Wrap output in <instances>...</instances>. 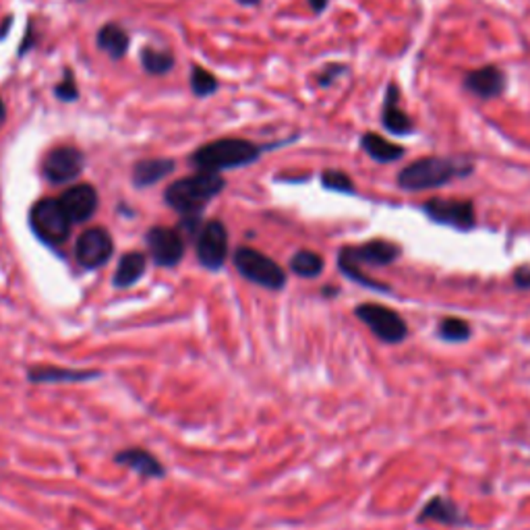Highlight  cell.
I'll use <instances>...</instances> for the list:
<instances>
[{"label": "cell", "mask_w": 530, "mask_h": 530, "mask_svg": "<svg viewBox=\"0 0 530 530\" xmlns=\"http://www.w3.org/2000/svg\"><path fill=\"white\" fill-rule=\"evenodd\" d=\"M474 172L473 162L462 158H442V156H427L419 158L404 166L396 176L398 187L402 191H427L440 189L443 184L452 182L454 179H464Z\"/></svg>", "instance_id": "6da1fadb"}, {"label": "cell", "mask_w": 530, "mask_h": 530, "mask_svg": "<svg viewBox=\"0 0 530 530\" xmlns=\"http://www.w3.org/2000/svg\"><path fill=\"white\" fill-rule=\"evenodd\" d=\"M226 181L216 172H195L171 182L164 191V202L181 216H202L203 207L218 197Z\"/></svg>", "instance_id": "7a4b0ae2"}, {"label": "cell", "mask_w": 530, "mask_h": 530, "mask_svg": "<svg viewBox=\"0 0 530 530\" xmlns=\"http://www.w3.org/2000/svg\"><path fill=\"white\" fill-rule=\"evenodd\" d=\"M261 150L257 143L243 137H224V140L210 141L199 148L193 156L189 158V162L199 172H224L234 171V168L249 166L257 162L261 158Z\"/></svg>", "instance_id": "3957f363"}, {"label": "cell", "mask_w": 530, "mask_h": 530, "mask_svg": "<svg viewBox=\"0 0 530 530\" xmlns=\"http://www.w3.org/2000/svg\"><path fill=\"white\" fill-rule=\"evenodd\" d=\"M29 226H32L34 234L44 244L58 247V244H65L68 236H71L73 222L67 216L58 199L46 197L36 202L32 210H29Z\"/></svg>", "instance_id": "277c9868"}, {"label": "cell", "mask_w": 530, "mask_h": 530, "mask_svg": "<svg viewBox=\"0 0 530 530\" xmlns=\"http://www.w3.org/2000/svg\"><path fill=\"white\" fill-rule=\"evenodd\" d=\"M233 264L244 280L257 284L261 288L282 290L288 282V275L278 261L253 247H238L233 255Z\"/></svg>", "instance_id": "5b68a950"}, {"label": "cell", "mask_w": 530, "mask_h": 530, "mask_svg": "<svg viewBox=\"0 0 530 530\" xmlns=\"http://www.w3.org/2000/svg\"><path fill=\"white\" fill-rule=\"evenodd\" d=\"M357 317L371 329L375 338H379L386 344H398L409 336V327H406L402 315L390 309L386 305L378 303H365L359 305L355 309Z\"/></svg>", "instance_id": "8992f818"}, {"label": "cell", "mask_w": 530, "mask_h": 530, "mask_svg": "<svg viewBox=\"0 0 530 530\" xmlns=\"http://www.w3.org/2000/svg\"><path fill=\"white\" fill-rule=\"evenodd\" d=\"M86 171V153L71 145L52 148L42 160L44 179L52 184L75 182Z\"/></svg>", "instance_id": "52a82bcc"}, {"label": "cell", "mask_w": 530, "mask_h": 530, "mask_svg": "<svg viewBox=\"0 0 530 530\" xmlns=\"http://www.w3.org/2000/svg\"><path fill=\"white\" fill-rule=\"evenodd\" d=\"M195 253L205 270L218 272L228 259V230L220 220L205 222L195 236Z\"/></svg>", "instance_id": "ba28073f"}, {"label": "cell", "mask_w": 530, "mask_h": 530, "mask_svg": "<svg viewBox=\"0 0 530 530\" xmlns=\"http://www.w3.org/2000/svg\"><path fill=\"white\" fill-rule=\"evenodd\" d=\"M422 212L435 224L456 230H473L476 226V212L471 199H445L433 197L422 203Z\"/></svg>", "instance_id": "9c48e42d"}, {"label": "cell", "mask_w": 530, "mask_h": 530, "mask_svg": "<svg viewBox=\"0 0 530 530\" xmlns=\"http://www.w3.org/2000/svg\"><path fill=\"white\" fill-rule=\"evenodd\" d=\"M114 253V241L109 230L94 226L83 230L75 244V259L83 270H98L109 264Z\"/></svg>", "instance_id": "30bf717a"}, {"label": "cell", "mask_w": 530, "mask_h": 530, "mask_svg": "<svg viewBox=\"0 0 530 530\" xmlns=\"http://www.w3.org/2000/svg\"><path fill=\"white\" fill-rule=\"evenodd\" d=\"M145 244L153 259V264L160 267H174L179 265L184 257V236L179 228L168 226H153L145 234Z\"/></svg>", "instance_id": "8fae6325"}, {"label": "cell", "mask_w": 530, "mask_h": 530, "mask_svg": "<svg viewBox=\"0 0 530 530\" xmlns=\"http://www.w3.org/2000/svg\"><path fill=\"white\" fill-rule=\"evenodd\" d=\"M400 257V247L383 238H373V241L357 244V247H344L338 255V264L350 265H390Z\"/></svg>", "instance_id": "7c38bea8"}, {"label": "cell", "mask_w": 530, "mask_h": 530, "mask_svg": "<svg viewBox=\"0 0 530 530\" xmlns=\"http://www.w3.org/2000/svg\"><path fill=\"white\" fill-rule=\"evenodd\" d=\"M462 86L479 99H495L499 98L508 88V75L502 67L497 65H485L479 68L468 71L462 79Z\"/></svg>", "instance_id": "4fadbf2b"}, {"label": "cell", "mask_w": 530, "mask_h": 530, "mask_svg": "<svg viewBox=\"0 0 530 530\" xmlns=\"http://www.w3.org/2000/svg\"><path fill=\"white\" fill-rule=\"evenodd\" d=\"M60 205L67 212V216L71 218L73 224H86L91 218L96 216L98 205H99V197L96 187L91 184L79 182L68 187L63 195L58 197Z\"/></svg>", "instance_id": "5bb4252c"}, {"label": "cell", "mask_w": 530, "mask_h": 530, "mask_svg": "<svg viewBox=\"0 0 530 530\" xmlns=\"http://www.w3.org/2000/svg\"><path fill=\"white\" fill-rule=\"evenodd\" d=\"M381 125L391 135H410L414 130V122L400 104V88L396 83H390L383 94Z\"/></svg>", "instance_id": "9a60e30c"}, {"label": "cell", "mask_w": 530, "mask_h": 530, "mask_svg": "<svg viewBox=\"0 0 530 530\" xmlns=\"http://www.w3.org/2000/svg\"><path fill=\"white\" fill-rule=\"evenodd\" d=\"M114 462L125 468H130V471L145 476V479H162V476L166 474L164 464L160 462L156 456L150 454L148 450H141V448H127V450L117 452Z\"/></svg>", "instance_id": "2e32d148"}, {"label": "cell", "mask_w": 530, "mask_h": 530, "mask_svg": "<svg viewBox=\"0 0 530 530\" xmlns=\"http://www.w3.org/2000/svg\"><path fill=\"white\" fill-rule=\"evenodd\" d=\"M96 378H99V371H89V369H67L52 365L27 369V379L32 383H81Z\"/></svg>", "instance_id": "e0dca14e"}, {"label": "cell", "mask_w": 530, "mask_h": 530, "mask_svg": "<svg viewBox=\"0 0 530 530\" xmlns=\"http://www.w3.org/2000/svg\"><path fill=\"white\" fill-rule=\"evenodd\" d=\"M176 162L172 158H145L133 166V184L137 189H148L168 179L174 172Z\"/></svg>", "instance_id": "ac0fdd59"}, {"label": "cell", "mask_w": 530, "mask_h": 530, "mask_svg": "<svg viewBox=\"0 0 530 530\" xmlns=\"http://www.w3.org/2000/svg\"><path fill=\"white\" fill-rule=\"evenodd\" d=\"M360 150H363L369 158L373 160V162L378 164H391V162H398V160L404 158L406 150L402 145L398 143H391L386 137L379 135V133H373V130H369L363 137H360Z\"/></svg>", "instance_id": "d6986e66"}, {"label": "cell", "mask_w": 530, "mask_h": 530, "mask_svg": "<svg viewBox=\"0 0 530 530\" xmlns=\"http://www.w3.org/2000/svg\"><path fill=\"white\" fill-rule=\"evenodd\" d=\"M145 267H148V255L141 251H130L125 257H120L117 272L112 275V286L125 290L135 286L143 278Z\"/></svg>", "instance_id": "ffe728a7"}, {"label": "cell", "mask_w": 530, "mask_h": 530, "mask_svg": "<svg viewBox=\"0 0 530 530\" xmlns=\"http://www.w3.org/2000/svg\"><path fill=\"white\" fill-rule=\"evenodd\" d=\"M419 522H440V525L458 526L464 525L462 512L456 508V504L452 499H445L442 495H435L422 505V510L417 516Z\"/></svg>", "instance_id": "44dd1931"}, {"label": "cell", "mask_w": 530, "mask_h": 530, "mask_svg": "<svg viewBox=\"0 0 530 530\" xmlns=\"http://www.w3.org/2000/svg\"><path fill=\"white\" fill-rule=\"evenodd\" d=\"M96 44H98V48L106 52L112 60H120L127 57L130 37L125 29L119 26V23H106V26L98 29Z\"/></svg>", "instance_id": "7402d4cb"}, {"label": "cell", "mask_w": 530, "mask_h": 530, "mask_svg": "<svg viewBox=\"0 0 530 530\" xmlns=\"http://www.w3.org/2000/svg\"><path fill=\"white\" fill-rule=\"evenodd\" d=\"M141 68L148 75H166L174 68V57L166 50L151 48V46H145L141 50Z\"/></svg>", "instance_id": "603a6c76"}, {"label": "cell", "mask_w": 530, "mask_h": 530, "mask_svg": "<svg viewBox=\"0 0 530 530\" xmlns=\"http://www.w3.org/2000/svg\"><path fill=\"white\" fill-rule=\"evenodd\" d=\"M290 270L301 278H317L324 272V257L315 251H296L290 259Z\"/></svg>", "instance_id": "cb8c5ba5"}, {"label": "cell", "mask_w": 530, "mask_h": 530, "mask_svg": "<svg viewBox=\"0 0 530 530\" xmlns=\"http://www.w3.org/2000/svg\"><path fill=\"white\" fill-rule=\"evenodd\" d=\"M189 86L197 98H207V96H213L220 89V81L216 75H213L212 71H207V68H203L202 65H193V68H191V77H189Z\"/></svg>", "instance_id": "d4e9b609"}, {"label": "cell", "mask_w": 530, "mask_h": 530, "mask_svg": "<svg viewBox=\"0 0 530 530\" xmlns=\"http://www.w3.org/2000/svg\"><path fill=\"white\" fill-rule=\"evenodd\" d=\"M473 334V327L468 321L458 317H445L437 326V336L445 342H466Z\"/></svg>", "instance_id": "484cf974"}, {"label": "cell", "mask_w": 530, "mask_h": 530, "mask_svg": "<svg viewBox=\"0 0 530 530\" xmlns=\"http://www.w3.org/2000/svg\"><path fill=\"white\" fill-rule=\"evenodd\" d=\"M321 184L329 191H336V193H355V182L342 171H324V174H321Z\"/></svg>", "instance_id": "4316f807"}, {"label": "cell", "mask_w": 530, "mask_h": 530, "mask_svg": "<svg viewBox=\"0 0 530 530\" xmlns=\"http://www.w3.org/2000/svg\"><path fill=\"white\" fill-rule=\"evenodd\" d=\"M55 96L60 102H77L79 99V88H77L75 75L71 73V68H65L63 79L58 81V86L55 88Z\"/></svg>", "instance_id": "83f0119b"}, {"label": "cell", "mask_w": 530, "mask_h": 530, "mask_svg": "<svg viewBox=\"0 0 530 530\" xmlns=\"http://www.w3.org/2000/svg\"><path fill=\"white\" fill-rule=\"evenodd\" d=\"M338 265H340V270H342L344 275H347V278H350L352 282L360 284V286L381 290V293H388V290H390V286H386V284L367 278V275L363 272H360V267H357V265H350V264H338Z\"/></svg>", "instance_id": "f1b7e54d"}, {"label": "cell", "mask_w": 530, "mask_h": 530, "mask_svg": "<svg viewBox=\"0 0 530 530\" xmlns=\"http://www.w3.org/2000/svg\"><path fill=\"white\" fill-rule=\"evenodd\" d=\"M348 71V67L347 65H342V63H332V65H326L324 67V71H321L317 75V83L321 88H327V86H332V83L338 79V77H342L344 73Z\"/></svg>", "instance_id": "f546056e"}, {"label": "cell", "mask_w": 530, "mask_h": 530, "mask_svg": "<svg viewBox=\"0 0 530 530\" xmlns=\"http://www.w3.org/2000/svg\"><path fill=\"white\" fill-rule=\"evenodd\" d=\"M34 44H36L34 23H29V27H27V34H26V37H23V42H21V46H19V57H26L27 52L34 48Z\"/></svg>", "instance_id": "4dcf8cb0"}, {"label": "cell", "mask_w": 530, "mask_h": 530, "mask_svg": "<svg viewBox=\"0 0 530 530\" xmlns=\"http://www.w3.org/2000/svg\"><path fill=\"white\" fill-rule=\"evenodd\" d=\"M514 284L520 290H528L530 288V267H518L516 274H514Z\"/></svg>", "instance_id": "1f68e13d"}, {"label": "cell", "mask_w": 530, "mask_h": 530, "mask_svg": "<svg viewBox=\"0 0 530 530\" xmlns=\"http://www.w3.org/2000/svg\"><path fill=\"white\" fill-rule=\"evenodd\" d=\"M307 3H309V6H311V11L313 13H324L326 9H327V5H329V0H307Z\"/></svg>", "instance_id": "d6a6232c"}, {"label": "cell", "mask_w": 530, "mask_h": 530, "mask_svg": "<svg viewBox=\"0 0 530 530\" xmlns=\"http://www.w3.org/2000/svg\"><path fill=\"white\" fill-rule=\"evenodd\" d=\"M11 26H13V15H6V17L3 19V23H0V40H5L6 32H9Z\"/></svg>", "instance_id": "836d02e7"}, {"label": "cell", "mask_w": 530, "mask_h": 530, "mask_svg": "<svg viewBox=\"0 0 530 530\" xmlns=\"http://www.w3.org/2000/svg\"><path fill=\"white\" fill-rule=\"evenodd\" d=\"M5 120H6V106H5L3 99H0V127L5 125Z\"/></svg>", "instance_id": "e575fe53"}, {"label": "cell", "mask_w": 530, "mask_h": 530, "mask_svg": "<svg viewBox=\"0 0 530 530\" xmlns=\"http://www.w3.org/2000/svg\"><path fill=\"white\" fill-rule=\"evenodd\" d=\"M236 3H241L244 6H257L261 3V0H236Z\"/></svg>", "instance_id": "d590c367"}]
</instances>
